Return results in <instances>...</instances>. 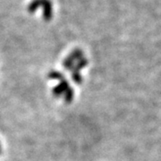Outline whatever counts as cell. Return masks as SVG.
Listing matches in <instances>:
<instances>
[{"label": "cell", "mask_w": 161, "mask_h": 161, "mask_svg": "<svg viewBox=\"0 0 161 161\" xmlns=\"http://www.w3.org/2000/svg\"><path fill=\"white\" fill-rule=\"evenodd\" d=\"M42 10H43V18L45 21H49L53 17V6L50 0H42Z\"/></svg>", "instance_id": "1"}, {"label": "cell", "mask_w": 161, "mask_h": 161, "mask_svg": "<svg viewBox=\"0 0 161 161\" xmlns=\"http://www.w3.org/2000/svg\"><path fill=\"white\" fill-rule=\"evenodd\" d=\"M41 4H42V0H32L28 6V12L31 14H33L40 6H41Z\"/></svg>", "instance_id": "2"}]
</instances>
